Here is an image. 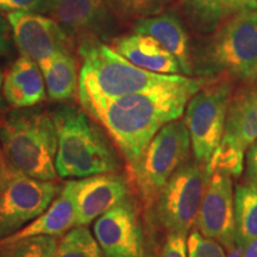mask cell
I'll return each mask as SVG.
<instances>
[{
    "mask_svg": "<svg viewBox=\"0 0 257 257\" xmlns=\"http://www.w3.org/2000/svg\"><path fill=\"white\" fill-rule=\"evenodd\" d=\"M206 79L181 76L174 82L114 99L81 101V107L101 124L134 167L154 136L185 112L189 99Z\"/></svg>",
    "mask_w": 257,
    "mask_h": 257,
    "instance_id": "1",
    "label": "cell"
},
{
    "mask_svg": "<svg viewBox=\"0 0 257 257\" xmlns=\"http://www.w3.org/2000/svg\"><path fill=\"white\" fill-rule=\"evenodd\" d=\"M49 112L57 134L55 168L60 178L82 179L118 169L113 146L83 108L61 102Z\"/></svg>",
    "mask_w": 257,
    "mask_h": 257,
    "instance_id": "2",
    "label": "cell"
},
{
    "mask_svg": "<svg viewBox=\"0 0 257 257\" xmlns=\"http://www.w3.org/2000/svg\"><path fill=\"white\" fill-rule=\"evenodd\" d=\"M0 147L12 169L30 178L55 181L56 127L42 107L14 108L0 120Z\"/></svg>",
    "mask_w": 257,
    "mask_h": 257,
    "instance_id": "3",
    "label": "cell"
},
{
    "mask_svg": "<svg viewBox=\"0 0 257 257\" xmlns=\"http://www.w3.org/2000/svg\"><path fill=\"white\" fill-rule=\"evenodd\" d=\"M79 55L82 60L78 88L80 102L134 94L174 82L182 76L138 68L113 48L95 38L80 42Z\"/></svg>",
    "mask_w": 257,
    "mask_h": 257,
    "instance_id": "4",
    "label": "cell"
},
{
    "mask_svg": "<svg viewBox=\"0 0 257 257\" xmlns=\"http://www.w3.org/2000/svg\"><path fill=\"white\" fill-rule=\"evenodd\" d=\"M194 68L202 78L256 80L257 9L236 12L202 48Z\"/></svg>",
    "mask_w": 257,
    "mask_h": 257,
    "instance_id": "5",
    "label": "cell"
},
{
    "mask_svg": "<svg viewBox=\"0 0 257 257\" xmlns=\"http://www.w3.org/2000/svg\"><path fill=\"white\" fill-rule=\"evenodd\" d=\"M191 136L184 121L173 120L157 133L134 167L137 187L147 204L159 198L170 176L187 162Z\"/></svg>",
    "mask_w": 257,
    "mask_h": 257,
    "instance_id": "6",
    "label": "cell"
},
{
    "mask_svg": "<svg viewBox=\"0 0 257 257\" xmlns=\"http://www.w3.org/2000/svg\"><path fill=\"white\" fill-rule=\"evenodd\" d=\"M232 94L229 80L206 83L186 105L184 123L187 127L195 161L206 165L223 137Z\"/></svg>",
    "mask_w": 257,
    "mask_h": 257,
    "instance_id": "7",
    "label": "cell"
},
{
    "mask_svg": "<svg viewBox=\"0 0 257 257\" xmlns=\"http://www.w3.org/2000/svg\"><path fill=\"white\" fill-rule=\"evenodd\" d=\"M211 173L207 166L185 162L173 173L157 198V216L168 233L187 234L200 210Z\"/></svg>",
    "mask_w": 257,
    "mask_h": 257,
    "instance_id": "8",
    "label": "cell"
},
{
    "mask_svg": "<svg viewBox=\"0 0 257 257\" xmlns=\"http://www.w3.org/2000/svg\"><path fill=\"white\" fill-rule=\"evenodd\" d=\"M61 188L55 181L34 179L12 169L0 189V240L43 213Z\"/></svg>",
    "mask_w": 257,
    "mask_h": 257,
    "instance_id": "9",
    "label": "cell"
},
{
    "mask_svg": "<svg viewBox=\"0 0 257 257\" xmlns=\"http://www.w3.org/2000/svg\"><path fill=\"white\" fill-rule=\"evenodd\" d=\"M8 19L22 55L38 64L61 51H72L73 40L51 17L15 11Z\"/></svg>",
    "mask_w": 257,
    "mask_h": 257,
    "instance_id": "10",
    "label": "cell"
},
{
    "mask_svg": "<svg viewBox=\"0 0 257 257\" xmlns=\"http://www.w3.org/2000/svg\"><path fill=\"white\" fill-rule=\"evenodd\" d=\"M233 197L231 176L212 173L197 217L202 236L217 240L226 250L237 242Z\"/></svg>",
    "mask_w": 257,
    "mask_h": 257,
    "instance_id": "11",
    "label": "cell"
},
{
    "mask_svg": "<svg viewBox=\"0 0 257 257\" xmlns=\"http://www.w3.org/2000/svg\"><path fill=\"white\" fill-rule=\"evenodd\" d=\"M93 229L105 257H144L142 229L128 198L101 214Z\"/></svg>",
    "mask_w": 257,
    "mask_h": 257,
    "instance_id": "12",
    "label": "cell"
},
{
    "mask_svg": "<svg viewBox=\"0 0 257 257\" xmlns=\"http://www.w3.org/2000/svg\"><path fill=\"white\" fill-rule=\"evenodd\" d=\"M75 207L76 226H87L101 214L128 198V184L124 176L112 173L70 180Z\"/></svg>",
    "mask_w": 257,
    "mask_h": 257,
    "instance_id": "13",
    "label": "cell"
},
{
    "mask_svg": "<svg viewBox=\"0 0 257 257\" xmlns=\"http://www.w3.org/2000/svg\"><path fill=\"white\" fill-rule=\"evenodd\" d=\"M49 15L72 40H99L115 30V19L102 0H54Z\"/></svg>",
    "mask_w": 257,
    "mask_h": 257,
    "instance_id": "14",
    "label": "cell"
},
{
    "mask_svg": "<svg viewBox=\"0 0 257 257\" xmlns=\"http://www.w3.org/2000/svg\"><path fill=\"white\" fill-rule=\"evenodd\" d=\"M257 141V86L231 96L220 144L245 154Z\"/></svg>",
    "mask_w": 257,
    "mask_h": 257,
    "instance_id": "15",
    "label": "cell"
},
{
    "mask_svg": "<svg viewBox=\"0 0 257 257\" xmlns=\"http://www.w3.org/2000/svg\"><path fill=\"white\" fill-rule=\"evenodd\" d=\"M3 98L12 108L34 107L47 99L46 83L40 66L22 55L3 80Z\"/></svg>",
    "mask_w": 257,
    "mask_h": 257,
    "instance_id": "16",
    "label": "cell"
},
{
    "mask_svg": "<svg viewBox=\"0 0 257 257\" xmlns=\"http://www.w3.org/2000/svg\"><path fill=\"white\" fill-rule=\"evenodd\" d=\"M113 49L124 59L144 70L157 74H179L178 60L155 38L142 34H130L115 38Z\"/></svg>",
    "mask_w": 257,
    "mask_h": 257,
    "instance_id": "17",
    "label": "cell"
},
{
    "mask_svg": "<svg viewBox=\"0 0 257 257\" xmlns=\"http://www.w3.org/2000/svg\"><path fill=\"white\" fill-rule=\"evenodd\" d=\"M134 30L137 34L155 38L165 49L178 60L181 73L193 74V61L189 49L188 35L180 21L173 14H161L135 22Z\"/></svg>",
    "mask_w": 257,
    "mask_h": 257,
    "instance_id": "18",
    "label": "cell"
},
{
    "mask_svg": "<svg viewBox=\"0 0 257 257\" xmlns=\"http://www.w3.org/2000/svg\"><path fill=\"white\" fill-rule=\"evenodd\" d=\"M75 226V207H74L70 184L69 181H67L61 188L59 194L56 195V198L54 199L49 207L43 213L40 214L31 223H29L23 229L0 240V243L12 242V240L35 236L57 237Z\"/></svg>",
    "mask_w": 257,
    "mask_h": 257,
    "instance_id": "19",
    "label": "cell"
},
{
    "mask_svg": "<svg viewBox=\"0 0 257 257\" xmlns=\"http://www.w3.org/2000/svg\"><path fill=\"white\" fill-rule=\"evenodd\" d=\"M38 66L51 101L64 102L74 99L79 88V78L72 51L57 53Z\"/></svg>",
    "mask_w": 257,
    "mask_h": 257,
    "instance_id": "20",
    "label": "cell"
},
{
    "mask_svg": "<svg viewBox=\"0 0 257 257\" xmlns=\"http://www.w3.org/2000/svg\"><path fill=\"white\" fill-rule=\"evenodd\" d=\"M233 200L236 239L246 246L257 238V187L248 182L237 186Z\"/></svg>",
    "mask_w": 257,
    "mask_h": 257,
    "instance_id": "21",
    "label": "cell"
},
{
    "mask_svg": "<svg viewBox=\"0 0 257 257\" xmlns=\"http://www.w3.org/2000/svg\"><path fill=\"white\" fill-rule=\"evenodd\" d=\"M102 3L115 21L137 22L163 14L172 0H102Z\"/></svg>",
    "mask_w": 257,
    "mask_h": 257,
    "instance_id": "22",
    "label": "cell"
},
{
    "mask_svg": "<svg viewBox=\"0 0 257 257\" xmlns=\"http://www.w3.org/2000/svg\"><path fill=\"white\" fill-rule=\"evenodd\" d=\"M54 257H104V255L88 227L75 226L57 242Z\"/></svg>",
    "mask_w": 257,
    "mask_h": 257,
    "instance_id": "23",
    "label": "cell"
},
{
    "mask_svg": "<svg viewBox=\"0 0 257 257\" xmlns=\"http://www.w3.org/2000/svg\"><path fill=\"white\" fill-rule=\"evenodd\" d=\"M57 240L53 236H35L0 243V257H54Z\"/></svg>",
    "mask_w": 257,
    "mask_h": 257,
    "instance_id": "24",
    "label": "cell"
},
{
    "mask_svg": "<svg viewBox=\"0 0 257 257\" xmlns=\"http://www.w3.org/2000/svg\"><path fill=\"white\" fill-rule=\"evenodd\" d=\"M193 15L202 25L207 28L216 27L225 16L232 15L227 0H185Z\"/></svg>",
    "mask_w": 257,
    "mask_h": 257,
    "instance_id": "25",
    "label": "cell"
},
{
    "mask_svg": "<svg viewBox=\"0 0 257 257\" xmlns=\"http://www.w3.org/2000/svg\"><path fill=\"white\" fill-rule=\"evenodd\" d=\"M187 257H226V255L217 240L206 238L198 231H193L187 238Z\"/></svg>",
    "mask_w": 257,
    "mask_h": 257,
    "instance_id": "26",
    "label": "cell"
},
{
    "mask_svg": "<svg viewBox=\"0 0 257 257\" xmlns=\"http://www.w3.org/2000/svg\"><path fill=\"white\" fill-rule=\"evenodd\" d=\"M54 0H0V11H24L34 14H49Z\"/></svg>",
    "mask_w": 257,
    "mask_h": 257,
    "instance_id": "27",
    "label": "cell"
},
{
    "mask_svg": "<svg viewBox=\"0 0 257 257\" xmlns=\"http://www.w3.org/2000/svg\"><path fill=\"white\" fill-rule=\"evenodd\" d=\"M161 257H187V234L168 233Z\"/></svg>",
    "mask_w": 257,
    "mask_h": 257,
    "instance_id": "28",
    "label": "cell"
},
{
    "mask_svg": "<svg viewBox=\"0 0 257 257\" xmlns=\"http://www.w3.org/2000/svg\"><path fill=\"white\" fill-rule=\"evenodd\" d=\"M246 182L257 187V141L248 148L245 160Z\"/></svg>",
    "mask_w": 257,
    "mask_h": 257,
    "instance_id": "29",
    "label": "cell"
},
{
    "mask_svg": "<svg viewBox=\"0 0 257 257\" xmlns=\"http://www.w3.org/2000/svg\"><path fill=\"white\" fill-rule=\"evenodd\" d=\"M232 14L245 10L257 9V0H227Z\"/></svg>",
    "mask_w": 257,
    "mask_h": 257,
    "instance_id": "30",
    "label": "cell"
},
{
    "mask_svg": "<svg viewBox=\"0 0 257 257\" xmlns=\"http://www.w3.org/2000/svg\"><path fill=\"white\" fill-rule=\"evenodd\" d=\"M11 166L9 165L8 160H6L4 153H3L2 147H0V189L4 186L6 180H8L10 174H11Z\"/></svg>",
    "mask_w": 257,
    "mask_h": 257,
    "instance_id": "31",
    "label": "cell"
},
{
    "mask_svg": "<svg viewBox=\"0 0 257 257\" xmlns=\"http://www.w3.org/2000/svg\"><path fill=\"white\" fill-rule=\"evenodd\" d=\"M245 245H243L242 243L236 242L234 245L231 246L230 249H227V255L226 257H242Z\"/></svg>",
    "mask_w": 257,
    "mask_h": 257,
    "instance_id": "32",
    "label": "cell"
},
{
    "mask_svg": "<svg viewBox=\"0 0 257 257\" xmlns=\"http://www.w3.org/2000/svg\"><path fill=\"white\" fill-rule=\"evenodd\" d=\"M242 257H257V238L245 246Z\"/></svg>",
    "mask_w": 257,
    "mask_h": 257,
    "instance_id": "33",
    "label": "cell"
},
{
    "mask_svg": "<svg viewBox=\"0 0 257 257\" xmlns=\"http://www.w3.org/2000/svg\"><path fill=\"white\" fill-rule=\"evenodd\" d=\"M3 80H4V76H3L2 70H0V112H2L3 108H4V98H3Z\"/></svg>",
    "mask_w": 257,
    "mask_h": 257,
    "instance_id": "34",
    "label": "cell"
},
{
    "mask_svg": "<svg viewBox=\"0 0 257 257\" xmlns=\"http://www.w3.org/2000/svg\"><path fill=\"white\" fill-rule=\"evenodd\" d=\"M5 50H6V41H5L4 34H3L2 28H0V54L4 53Z\"/></svg>",
    "mask_w": 257,
    "mask_h": 257,
    "instance_id": "35",
    "label": "cell"
}]
</instances>
